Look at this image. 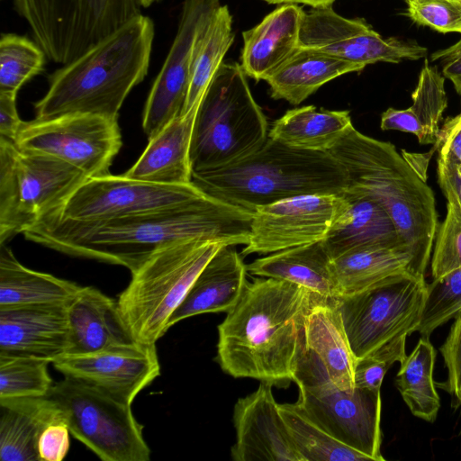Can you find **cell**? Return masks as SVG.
<instances>
[{
	"label": "cell",
	"mask_w": 461,
	"mask_h": 461,
	"mask_svg": "<svg viewBox=\"0 0 461 461\" xmlns=\"http://www.w3.org/2000/svg\"><path fill=\"white\" fill-rule=\"evenodd\" d=\"M252 217L247 210L206 195L110 220L83 221L49 214L23 234L61 253L122 266L131 272L158 249L179 241L246 245Z\"/></svg>",
	"instance_id": "cell-1"
},
{
	"label": "cell",
	"mask_w": 461,
	"mask_h": 461,
	"mask_svg": "<svg viewBox=\"0 0 461 461\" xmlns=\"http://www.w3.org/2000/svg\"><path fill=\"white\" fill-rule=\"evenodd\" d=\"M313 294L281 279L247 283L237 304L218 326L216 360L235 378L276 387L294 382Z\"/></svg>",
	"instance_id": "cell-2"
},
{
	"label": "cell",
	"mask_w": 461,
	"mask_h": 461,
	"mask_svg": "<svg viewBox=\"0 0 461 461\" xmlns=\"http://www.w3.org/2000/svg\"><path fill=\"white\" fill-rule=\"evenodd\" d=\"M154 34L152 20L140 14L63 65L35 103L34 119L86 113L118 120L124 100L148 74Z\"/></svg>",
	"instance_id": "cell-3"
},
{
	"label": "cell",
	"mask_w": 461,
	"mask_h": 461,
	"mask_svg": "<svg viewBox=\"0 0 461 461\" xmlns=\"http://www.w3.org/2000/svg\"><path fill=\"white\" fill-rule=\"evenodd\" d=\"M345 169L348 186L378 203L393 220L424 276L438 229L432 189L394 145L350 127L328 151Z\"/></svg>",
	"instance_id": "cell-4"
},
{
	"label": "cell",
	"mask_w": 461,
	"mask_h": 461,
	"mask_svg": "<svg viewBox=\"0 0 461 461\" xmlns=\"http://www.w3.org/2000/svg\"><path fill=\"white\" fill-rule=\"evenodd\" d=\"M218 201L254 213L263 205L310 194H339L343 167L328 152L294 148L267 137L257 150L222 167L192 175Z\"/></svg>",
	"instance_id": "cell-5"
},
{
	"label": "cell",
	"mask_w": 461,
	"mask_h": 461,
	"mask_svg": "<svg viewBox=\"0 0 461 461\" xmlns=\"http://www.w3.org/2000/svg\"><path fill=\"white\" fill-rule=\"evenodd\" d=\"M240 64L222 62L197 109L190 146L192 175L234 163L263 145L267 118Z\"/></svg>",
	"instance_id": "cell-6"
},
{
	"label": "cell",
	"mask_w": 461,
	"mask_h": 461,
	"mask_svg": "<svg viewBox=\"0 0 461 461\" xmlns=\"http://www.w3.org/2000/svg\"><path fill=\"white\" fill-rule=\"evenodd\" d=\"M223 245L203 240L176 242L158 249L131 272L117 303L135 342L153 345L166 334L172 314Z\"/></svg>",
	"instance_id": "cell-7"
},
{
	"label": "cell",
	"mask_w": 461,
	"mask_h": 461,
	"mask_svg": "<svg viewBox=\"0 0 461 461\" xmlns=\"http://www.w3.org/2000/svg\"><path fill=\"white\" fill-rule=\"evenodd\" d=\"M87 178L67 162L0 138V244L59 208Z\"/></svg>",
	"instance_id": "cell-8"
},
{
	"label": "cell",
	"mask_w": 461,
	"mask_h": 461,
	"mask_svg": "<svg viewBox=\"0 0 461 461\" xmlns=\"http://www.w3.org/2000/svg\"><path fill=\"white\" fill-rule=\"evenodd\" d=\"M294 382L299 388L296 403L323 430L342 444L383 461L381 454V391L338 388L324 366L303 348Z\"/></svg>",
	"instance_id": "cell-9"
},
{
	"label": "cell",
	"mask_w": 461,
	"mask_h": 461,
	"mask_svg": "<svg viewBox=\"0 0 461 461\" xmlns=\"http://www.w3.org/2000/svg\"><path fill=\"white\" fill-rule=\"evenodd\" d=\"M428 293L424 276L402 272L336 299L356 359L405 343L417 331Z\"/></svg>",
	"instance_id": "cell-10"
},
{
	"label": "cell",
	"mask_w": 461,
	"mask_h": 461,
	"mask_svg": "<svg viewBox=\"0 0 461 461\" xmlns=\"http://www.w3.org/2000/svg\"><path fill=\"white\" fill-rule=\"evenodd\" d=\"M60 408L70 433L104 461H149L150 448L131 405L65 376L47 394Z\"/></svg>",
	"instance_id": "cell-11"
},
{
	"label": "cell",
	"mask_w": 461,
	"mask_h": 461,
	"mask_svg": "<svg viewBox=\"0 0 461 461\" xmlns=\"http://www.w3.org/2000/svg\"><path fill=\"white\" fill-rule=\"evenodd\" d=\"M14 142L23 151L67 162L87 177L110 174L122 145L118 120L86 113L23 121Z\"/></svg>",
	"instance_id": "cell-12"
},
{
	"label": "cell",
	"mask_w": 461,
	"mask_h": 461,
	"mask_svg": "<svg viewBox=\"0 0 461 461\" xmlns=\"http://www.w3.org/2000/svg\"><path fill=\"white\" fill-rule=\"evenodd\" d=\"M193 183L159 185L108 174L88 177L54 214L75 221H100L143 213L205 197Z\"/></svg>",
	"instance_id": "cell-13"
},
{
	"label": "cell",
	"mask_w": 461,
	"mask_h": 461,
	"mask_svg": "<svg viewBox=\"0 0 461 461\" xmlns=\"http://www.w3.org/2000/svg\"><path fill=\"white\" fill-rule=\"evenodd\" d=\"M299 49L312 50L359 66L426 58L427 48L395 37L383 38L364 18L348 19L332 5L304 12Z\"/></svg>",
	"instance_id": "cell-14"
},
{
	"label": "cell",
	"mask_w": 461,
	"mask_h": 461,
	"mask_svg": "<svg viewBox=\"0 0 461 461\" xmlns=\"http://www.w3.org/2000/svg\"><path fill=\"white\" fill-rule=\"evenodd\" d=\"M220 0H185L177 32L148 95L142 129L148 139L184 113L198 37Z\"/></svg>",
	"instance_id": "cell-15"
},
{
	"label": "cell",
	"mask_w": 461,
	"mask_h": 461,
	"mask_svg": "<svg viewBox=\"0 0 461 461\" xmlns=\"http://www.w3.org/2000/svg\"><path fill=\"white\" fill-rule=\"evenodd\" d=\"M341 203L340 194H310L258 207L241 255H267L323 240Z\"/></svg>",
	"instance_id": "cell-16"
},
{
	"label": "cell",
	"mask_w": 461,
	"mask_h": 461,
	"mask_svg": "<svg viewBox=\"0 0 461 461\" xmlns=\"http://www.w3.org/2000/svg\"><path fill=\"white\" fill-rule=\"evenodd\" d=\"M52 364L64 376L94 385L131 405L160 375L156 344L131 342L89 353H68Z\"/></svg>",
	"instance_id": "cell-17"
},
{
	"label": "cell",
	"mask_w": 461,
	"mask_h": 461,
	"mask_svg": "<svg viewBox=\"0 0 461 461\" xmlns=\"http://www.w3.org/2000/svg\"><path fill=\"white\" fill-rule=\"evenodd\" d=\"M272 386L260 382L256 391L236 402V442L230 449L234 461H304L287 431Z\"/></svg>",
	"instance_id": "cell-18"
},
{
	"label": "cell",
	"mask_w": 461,
	"mask_h": 461,
	"mask_svg": "<svg viewBox=\"0 0 461 461\" xmlns=\"http://www.w3.org/2000/svg\"><path fill=\"white\" fill-rule=\"evenodd\" d=\"M68 303L0 308V354L53 363L70 348Z\"/></svg>",
	"instance_id": "cell-19"
},
{
	"label": "cell",
	"mask_w": 461,
	"mask_h": 461,
	"mask_svg": "<svg viewBox=\"0 0 461 461\" xmlns=\"http://www.w3.org/2000/svg\"><path fill=\"white\" fill-rule=\"evenodd\" d=\"M339 194L341 206L322 240L331 259L362 248L408 249L393 220L378 203L349 186Z\"/></svg>",
	"instance_id": "cell-20"
},
{
	"label": "cell",
	"mask_w": 461,
	"mask_h": 461,
	"mask_svg": "<svg viewBox=\"0 0 461 461\" xmlns=\"http://www.w3.org/2000/svg\"><path fill=\"white\" fill-rule=\"evenodd\" d=\"M303 14L298 5L285 4L242 32L240 66L248 77L266 80L295 53Z\"/></svg>",
	"instance_id": "cell-21"
},
{
	"label": "cell",
	"mask_w": 461,
	"mask_h": 461,
	"mask_svg": "<svg viewBox=\"0 0 461 461\" xmlns=\"http://www.w3.org/2000/svg\"><path fill=\"white\" fill-rule=\"evenodd\" d=\"M247 267L233 246L223 245L200 272L184 301L172 314L169 328L207 312H228L247 285Z\"/></svg>",
	"instance_id": "cell-22"
},
{
	"label": "cell",
	"mask_w": 461,
	"mask_h": 461,
	"mask_svg": "<svg viewBox=\"0 0 461 461\" xmlns=\"http://www.w3.org/2000/svg\"><path fill=\"white\" fill-rule=\"evenodd\" d=\"M198 107L175 118L149 139L141 156L123 175L159 185L192 183L190 146Z\"/></svg>",
	"instance_id": "cell-23"
},
{
	"label": "cell",
	"mask_w": 461,
	"mask_h": 461,
	"mask_svg": "<svg viewBox=\"0 0 461 461\" xmlns=\"http://www.w3.org/2000/svg\"><path fill=\"white\" fill-rule=\"evenodd\" d=\"M68 353H89L135 342L121 315L117 300L92 286H82L68 305Z\"/></svg>",
	"instance_id": "cell-24"
},
{
	"label": "cell",
	"mask_w": 461,
	"mask_h": 461,
	"mask_svg": "<svg viewBox=\"0 0 461 461\" xmlns=\"http://www.w3.org/2000/svg\"><path fill=\"white\" fill-rule=\"evenodd\" d=\"M303 347L324 366L339 389L353 392L357 359L351 350L336 299L313 294L304 323Z\"/></svg>",
	"instance_id": "cell-25"
},
{
	"label": "cell",
	"mask_w": 461,
	"mask_h": 461,
	"mask_svg": "<svg viewBox=\"0 0 461 461\" xmlns=\"http://www.w3.org/2000/svg\"><path fill=\"white\" fill-rule=\"evenodd\" d=\"M58 422L65 423L63 413L47 395L0 399L1 460L40 461L39 437L47 426Z\"/></svg>",
	"instance_id": "cell-26"
},
{
	"label": "cell",
	"mask_w": 461,
	"mask_h": 461,
	"mask_svg": "<svg viewBox=\"0 0 461 461\" xmlns=\"http://www.w3.org/2000/svg\"><path fill=\"white\" fill-rule=\"evenodd\" d=\"M246 267L253 276L286 280L325 299L340 297L332 259L322 240L271 253Z\"/></svg>",
	"instance_id": "cell-27"
},
{
	"label": "cell",
	"mask_w": 461,
	"mask_h": 461,
	"mask_svg": "<svg viewBox=\"0 0 461 461\" xmlns=\"http://www.w3.org/2000/svg\"><path fill=\"white\" fill-rule=\"evenodd\" d=\"M363 68L353 63L312 50L298 49L265 81L270 95L297 105L324 84Z\"/></svg>",
	"instance_id": "cell-28"
},
{
	"label": "cell",
	"mask_w": 461,
	"mask_h": 461,
	"mask_svg": "<svg viewBox=\"0 0 461 461\" xmlns=\"http://www.w3.org/2000/svg\"><path fill=\"white\" fill-rule=\"evenodd\" d=\"M445 79L427 59L420 70L412 104L403 110L388 108L381 115L383 131L395 130L415 135L420 144H434L439 132V122L447 106Z\"/></svg>",
	"instance_id": "cell-29"
},
{
	"label": "cell",
	"mask_w": 461,
	"mask_h": 461,
	"mask_svg": "<svg viewBox=\"0 0 461 461\" xmlns=\"http://www.w3.org/2000/svg\"><path fill=\"white\" fill-rule=\"evenodd\" d=\"M81 285L24 267L5 244L0 246V308L69 303Z\"/></svg>",
	"instance_id": "cell-30"
},
{
	"label": "cell",
	"mask_w": 461,
	"mask_h": 461,
	"mask_svg": "<svg viewBox=\"0 0 461 461\" xmlns=\"http://www.w3.org/2000/svg\"><path fill=\"white\" fill-rule=\"evenodd\" d=\"M352 126L348 111L307 105L288 110L276 120L268 138L297 149L329 151Z\"/></svg>",
	"instance_id": "cell-31"
},
{
	"label": "cell",
	"mask_w": 461,
	"mask_h": 461,
	"mask_svg": "<svg viewBox=\"0 0 461 461\" xmlns=\"http://www.w3.org/2000/svg\"><path fill=\"white\" fill-rule=\"evenodd\" d=\"M340 296L362 291L391 276H416L412 256L405 249L370 247L350 250L332 259Z\"/></svg>",
	"instance_id": "cell-32"
},
{
	"label": "cell",
	"mask_w": 461,
	"mask_h": 461,
	"mask_svg": "<svg viewBox=\"0 0 461 461\" xmlns=\"http://www.w3.org/2000/svg\"><path fill=\"white\" fill-rule=\"evenodd\" d=\"M234 37L230 10L227 5H220L212 13L198 37L183 114L199 106Z\"/></svg>",
	"instance_id": "cell-33"
},
{
	"label": "cell",
	"mask_w": 461,
	"mask_h": 461,
	"mask_svg": "<svg viewBox=\"0 0 461 461\" xmlns=\"http://www.w3.org/2000/svg\"><path fill=\"white\" fill-rule=\"evenodd\" d=\"M436 358L434 347L428 337H422L410 355L400 361L396 386L411 412L433 422L440 408L433 370Z\"/></svg>",
	"instance_id": "cell-34"
},
{
	"label": "cell",
	"mask_w": 461,
	"mask_h": 461,
	"mask_svg": "<svg viewBox=\"0 0 461 461\" xmlns=\"http://www.w3.org/2000/svg\"><path fill=\"white\" fill-rule=\"evenodd\" d=\"M292 441L304 461H366L369 456L334 438L294 403H278Z\"/></svg>",
	"instance_id": "cell-35"
},
{
	"label": "cell",
	"mask_w": 461,
	"mask_h": 461,
	"mask_svg": "<svg viewBox=\"0 0 461 461\" xmlns=\"http://www.w3.org/2000/svg\"><path fill=\"white\" fill-rule=\"evenodd\" d=\"M46 53L30 39L3 33L0 40V92L17 94L28 80L44 69Z\"/></svg>",
	"instance_id": "cell-36"
},
{
	"label": "cell",
	"mask_w": 461,
	"mask_h": 461,
	"mask_svg": "<svg viewBox=\"0 0 461 461\" xmlns=\"http://www.w3.org/2000/svg\"><path fill=\"white\" fill-rule=\"evenodd\" d=\"M49 361L0 354V399L46 396L53 384Z\"/></svg>",
	"instance_id": "cell-37"
},
{
	"label": "cell",
	"mask_w": 461,
	"mask_h": 461,
	"mask_svg": "<svg viewBox=\"0 0 461 461\" xmlns=\"http://www.w3.org/2000/svg\"><path fill=\"white\" fill-rule=\"evenodd\" d=\"M461 312V267L433 280L428 293L417 331L422 337Z\"/></svg>",
	"instance_id": "cell-38"
},
{
	"label": "cell",
	"mask_w": 461,
	"mask_h": 461,
	"mask_svg": "<svg viewBox=\"0 0 461 461\" xmlns=\"http://www.w3.org/2000/svg\"><path fill=\"white\" fill-rule=\"evenodd\" d=\"M431 261L433 278L461 267V208L447 201V215L438 225Z\"/></svg>",
	"instance_id": "cell-39"
},
{
	"label": "cell",
	"mask_w": 461,
	"mask_h": 461,
	"mask_svg": "<svg viewBox=\"0 0 461 461\" xmlns=\"http://www.w3.org/2000/svg\"><path fill=\"white\" fill-rule=\"evenodd\" d=\"M406 15L437 32L461 33V0H404Z\"/></svg>",
	"instance_id": "cell-40"
},
{
	"label": "cell",
	"mask_w": 461,
	"mask_h": 461,
	"mask_svg": "<svg viewBox=\"0 0 461 461\" xmlns=\"http://www.w3.org/2000/svg\"><path fill=\"white\" fill-rule=\"evenodd\" d=\"M405 356V345L399 344L382 348L357 359L354 370L355 387L381 391L387 370L394 362H400Z\"/></svg>",
	"instance_id": "cell-41"
},
{
	"label": "cell",
	"mask_w": 461,
	"mask_h": 461,
	"mask_svg": "<svg viewBox=\"0 0 461 461\" xmlns=\"http://www.w3.org/2000/svg\"><path fill=\"white\" fill-rule=\"evenodd\" d=\"M447 368V379L440 385L461 406V312L456 317L446 341L440 348Z\"/></svg>",
	"instance_id": "cell-42"
},
{
	"label": "cell",
	"mask_w": 461,
	"mask_h": 461,
	"mask_svg": "<svg viewBox=\"0 0 461 461\" xmlns=\"http://www.w3.org/2000/svg\"><path fill=\"white\" fill-rule=\"evenodd\" d=\"M69 429L65 423L58 422L47 426L38 439L40 461H61L69 449Z\"/></svg>",
	"instance_id": "cell-43"
},
{
	"label": "cell",
	"mask_w": 461,
	"mask_h": 461,
	"mask_svg": "<svg viewBox=\"0 0 461 461\" xmlns=\"http://www.w3.org/2000/svg\"><path fill=\"white\" fill-rule=\"evenodd\" d=\"M434 146L438 158L453 164L461 174V113L444 123Z\"/></svg>",
	"instance_id": "cell-44"
},
{
	"label": "cell",
	"mask_w": 461,
	"mask_h": 461,
	"mask_svg": "<svg viewBox=\"0 0 461 461\" xmlns=\"http://www.w3.org/2000/svg\"><path fill=\"white\" fill-rule=\"evenodd\" d=\"M431 60L439 61L443 76L448 78L456 91L461 94V39L448 48L432 53Z\"/></svg>",
	"instance_id": "cell-45"
},
{
	"label": "cell",
	"mask_w": 461,
	"mask_h": 461,
	"mask_svg": "<svg viewBox=\"0 0 461 461\" xmlns=\"http://www.w3.org/2000/svg\"><path fill=\"white\" fill-rule=\"evenodd\" d=\"M16 95L0 92V138L13 142L23 122L17 113Z\"/></svg>",
	"instance_id": "cell-46"
},
{
	"label": "cell",
	"mask_w": 461,
	"mask_h": 461,
	"mask_svg": "<svg viewBox=\"0 0 461 461\" xmlns=\"http://www.w3.org/2000/svg\"><path fill=\"white\" fill-rule=\"evenodd\" d=\"M437 173L439 186L447 200L456 202L461 208V174L453 164L438 158Z\"/></svg>",
	"instance_id": "cell-47"
},
{
	"label": "cell",
	"mask_w": 461,
	"mask_h": 461,
	"mask_svg": "<svg viewBox=\"0 0 461 461\" xmlns=\"http://www.w3.org/2000/svg\"><path fill=\"white\" fill-rule=\"evenodd\" d=\"M272 5L279 4H303L311 7L332 5L336 0H264Z\"/></svg>",
	"instance_id": "cell-48"
},
{
	"label": "cell",
	"mask_w": 461,
	"mask_h": 461,
	"mask_svg": "<svg viewBox=\"0 0 461 461\" xmlns=\"http://www.w3.org/2000/svg\"><path fill=\"white\" fill-rule=\"evenodd\" d=\"M156 0H139L140 6L148 7Z\"/></svg>",
	"instance_id": "cell-49"
},
{
	"label": "cell",
	"mask_w": 461,
	"mask_h": 461,
	"mask_svg": "<svg viewBox=\"0 0 461 461\" xmlns=\"http://www.w3.org/2000/svg\"></svg>",
	"instance_id": "cell-50"
}]
</instances>
